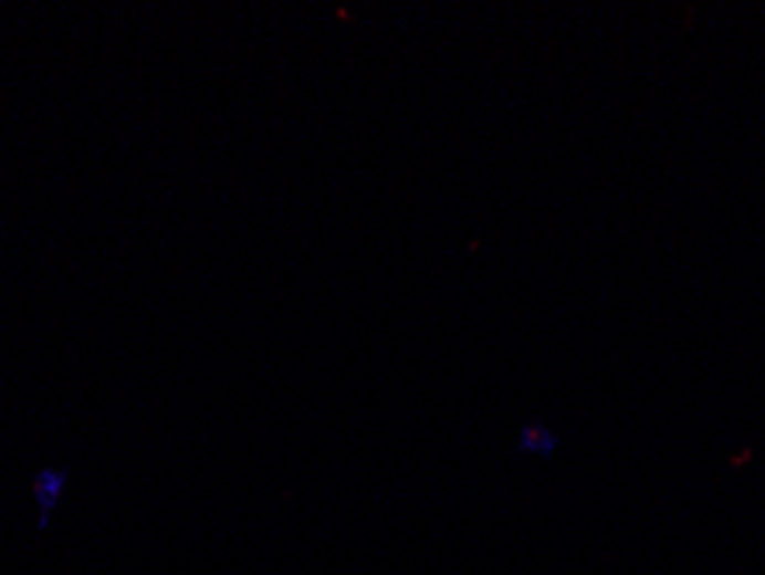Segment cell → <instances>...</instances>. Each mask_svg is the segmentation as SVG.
Segmentation results:
<instances>
[{"instance_id": "obj_2", "label": "cell", "mask_w": 765, "mask_h": 575, "mask_svg": "<svg viewBox=\"0 0 765 575\" xmlns=\"http://www.w3.org/2000/svg\"><path fill=\"white\" fill-rule=\"evenodd\" d=\"M521 448L527 456H538V459H552L555 448H558V435L548 428V424H524L521 428Z\"/></svg>"}, {"instance_id": "obj_1", "label": "cell", "mask_w": 765, "mask_h": 575, "mask_svg": "<svg viewBox=\"0 0 765 575\" xmlns=\"http://www.w3.org/2000/svg\"><path fill=\"white\" fill-rule=\"evenodd\" d=\"M66 482H70V475L63 472V469H45V472H39L35 479H32V493H35V500H39V527L45 531L49 527V518H52V510L59 506V500H63V493H66Z\"/></svg>"}]
</instances>
